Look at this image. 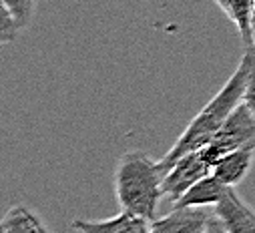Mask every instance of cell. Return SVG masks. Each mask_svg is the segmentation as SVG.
<instances>
[{
	"label": "cell",
	"mask_w": 255,
	"mask_h": 233,
	"mask_svg": "<svg viewBox=\"0 0 255 233\" xmlns=\"http://www.w3.org/2000/svg\"><path fill=\"white\" fill-rule=\"evenodd\" d=\"M253 56H255V50L245 48L241 61H239L237 69L233 71V75L229 77V81L193 116V121L187 125V129L181 133V137L175 141V145L161 157L159 169H161L163 175L175 165V161L179 157H183L189 151L205 147L217 135V131L227 121V116L233 113V109L245 97V89H247V81H249V73H251V65H253Z\"/></svg>",
	"instance_id": "obj_1"
},
{
	"label": "cell",
	"mask_w": 255,
	"mask_h": 233,
	"mask_svg": "<svg viewBox=\"0 0 255 233\" xmlns=\"http://www.w3.org/2000/svg\"><path fill=\"white\" fill-rule=\"evenodd\" d=\"M115 193L121 209L149 219L159 217L157 207L163 195V173L159 161L143 151H127L115 167Z\"/></svg>",
	"instance_id": "obj_2"
},
{
	"label": "cell",
	"mask_w": 255,
	"mask_h": 233,
	"mask_svg": "<svg viewBox=\"0 0 255 233\" xmlns=\"http://www.w3.org/2000/svg\"><path fill=\"white\" fill-rule=\"evenodd\" d=\"M249 143H255V115L247 107V103L241 101L227 116V121L217 131V135L205 147H201V151L207 157V161L215 167V163L225 153L235 151Z\"/></svg>",
	"instance_id": "obj_3"
},
{
	"label": "cell",
	"mask_w": 255,
	"mask_h": 233,
	"mask_svg": "<svg viewBox=\"0 0 255 233\" xmlns=\"http://www.w3.org/2000/svg\"><path fill=\"white\" fill-rule=\"evenodd\" d=\"M225 231L215 209L183 205L151 223V233H213Z\"/></svg>",
	"instance_id": "obj_4"
},
{
	"label": "cell",
	"mask_w": 255,
	"mask_h": 233,
	"mask_svg": "<svg viewBox=\"0 0 255 233\" xmlns=\"http://www.w3.org/2000/svg\"><path fill=\"white\" fill-rule=\"evenodd\" d=\"M213 173V165L207 161L201 149L189 151L175 161V165L163 175V195L173 203L181 199V195L195 185L199 179Z\"/></svg>",
	"instance_id": "obj_5"
},
{
	"label": "cell",
	"mask_w": 255,
	"mask_h": 233,
	"mask_svg": "<svg viewBox=\"0 0 255 233\" xmlns=\"http://www.w3.org/2000/svg\"><path fill=\"white\" fill-rule=\"evenodd\" d=\"M213 209L227 233H255V209L235 191V187H227Z\"/></svg>",
	"instance_id": "obj_6"
},
{
	"label": "cell",
	"mask_w": 255,
	"mask_h": 233,
	"mask_svg": "<svg viewBox=\"0 0 255 233\" xmlns=\"http://www.w3.org/2000/svg\"><path fill=\"white\" fill-rule=\"evenodd\" d=\"M73 229L81 233H151V221L127 209H121V213L111 219H101V221L75 219Z\"/></svg>",
	"instance_id": "obj_7"
},
{
	"label": "cell",
	"mask_w": 255,
	"mask_h": 233,
	"mask_svg": "<svg viewBox=\"0 0 255 233\" xmlns=\"http://www.w3.org/2000/svg\"><path fill=\"white\" fill-rule=\"evenodd\" d=\"M253 159H255V143L243 145L235 151L225 153L213 167V175L227 187H235L239 185L247 173L253 167Z\"/></svg>",
	"instance_id": "obj_8"
},
{
	"label": "cell",
	"mask_w": 255,
	"mask_h": 233,
	"mask_svg": "<svg viewBox=\"0 0 255 233\" xmlns=\"http://www.w3.org/2000/svg\"><path fill=\"white\" fill-rule=\"evenodd\" d=\"M227 185H223L215 175H207V177L199 179L195 185H191L179 201H175V207H183V205H195V207H215L217 201L221 199V195L225 193Z\"/></svg>",
	"instance_id": "obj_9"
},
{
	"label": "cell",
	"mask_w": 255,
	"mask_h": 233,
	"mask_svg": "<svg viewBox=\"0 0 255 233\" xmlns=\"http://www.w3.org/2000/svg\"><path fill=\"white\" fill-rule=\"evenodd\" d=\"M215 2L227 14V18L237 26L243 48H253L251 20H253V10H255V0H215Z\"/></svg>",
	"instance_id": "obj_10"
},
{
	"label": "cell",
	"mask_w": 255,
	"mask_h": 233,
	"mask_svg": "<svg viewBox=\"0 0 255 233\" xmlns=\"http://www.w3.org/2000/svg\"><path fill=\"white\" fill-rule=\"evenodd\" d=\"M44 231L46 225L26 205L10 207L4 213L2 221H0V233H44Z\"/></svg>",
	"instance_id": "obj_11"
},
{
	"label": "cell",
	"mask_w": 255,
	"mask_h": 233,
	"mask_svg": "<svg viewBox=\"0 0 255 233\" xmlns=\"http://www.w3.org/2000/svg\"><path fill=\"white\" fill-rule=\"evenodd\" d=\"M12 14L14 18L18 20L20 28H28L30 22H32V16H34V4L36 0H0Z\"/></svg>",
	"instance_id": "obj_12"
},
{
	"label": "cell",
	"mask_w": 255,
	"mask_h": 233,
	"mask_svg": "<svg viewBox=\"0 0 255 233\" xmlns=\"http://www.w3.org/2000/svg\"><path fill=\"white\" fill-rule=\"evenodd\" d=\"M0 14H2V22H0V40H2L4 44H8L18 36V32L22 28H20L18 20L14 18V14L2 2H0Z\"/></svg>",
	"instance_id": "obj_13"
},
{
	"label": "cell",
	"mask_w": 255,
	"mask_h": 233,
	"mask_svg": "<svg viewBox=\"0 0 255 233\" xmlns=\"http://www.w3.org/2000/svg\"><path fill=\"white\" fill-rule=\"evenodd\" d=\"M243 101L247 103V107L255 115V56H253V65H251V73H249V81H247V89H245Z\"/></svg>",
	"instance_id": "obj_14"
},
{
	"label": "cell",
	"mask_w": 255,
	"mask_h": 233,
	"mask_svg": "<svg viewBox=\"0 0 255 233\" xmlns=\"http://www.w3.org/2000/svg\"><path fill=\"white\" fill-rule=\"evenodd\" d=\"M251 34H253V50H255V10H253V20H251Z\"/></svg>",
	"instance_id": "obj_15"
}]
</instances>
